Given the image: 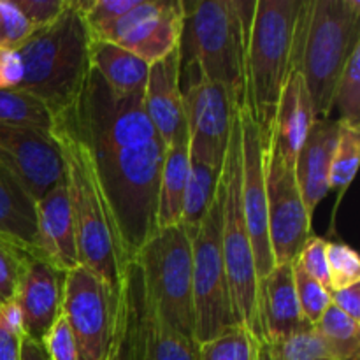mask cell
Instances as JSON below:
<instances>
[{
	"instance_id": "5b68a950",
	"label": "cell",
	"mask_w": 360,
	"mask_h": 360,
	"mask_svg": "<svg viewBox=\"0 0 360 360\" xmlns=\"http://www.w3.org/2000/svg\"><path fill=\"white\" fill-rule=\"evenodd\" d=\"M91 37L76 0L48 27L34 30L16 49L23 65L18 90L39 98L53 112L69 105L90 70Z\"/></svg>"
},
{
	"instance_id": "44dd1931",
	"label": "cell",
	"mask_w": 360,
	"mask_h": 360,
	"mask_svg": "<svg viewBox=\"0 0 360 360\" xmlns=\"http://www.w3.org/2000/svg\"><path fill=\"white\" fill-rule=\"evenodd\" d=\"M340 122L336 118L315 120L295 158L294 171L299 192L309 217L329 193V172L336 148Z\"/></svg>"
},
{
	"instance_id": "7a4b0ae2",
	"label": "cell",
	"mask_w": 360,
	"mask_h": 360,
	"mask_svg": "<svg viewBox=\"0 0 360 360\" xmlns=\"http://www.w3.org/2000/svg\"><path fill=\"white\" fill-rule=\"evenodd\" d=\"M257 0L183 2L179 67L225 88L236 109L246 108V48Z\"/></svg>"
},
{
	"instance_id": "3957f363",
	"label": "cell",
	"mask_w": 360,
	"mask_h": 360,
	"mask_svg": "<svg viewBox=\"0 0 360 360\" xmlns=\"http://www.w3.org/2000/svg\"><path fill=\"white\" fill-rule=\"evenodd\" d=\"M51 136L62 153L81 266L120 290L127 264L90 153L76 134L55 116Z\"/></svg>"
},
{
	"instance_id": "8992f818",
	"label": "cell",
	"mask_w": 360,
	"mask_h": 360,
	"mask_svg": "<svg viewBox=\"0 0 360 360\" xmlns=\"http://www.w3.org/2000/svg\"><path fill=\"white\" fill-rule=\"evenodd\" d=\"M304 0H257L246 48V111L269 136L278 102L294 65L299 13Z\"/></svg>"
},
{
	"instance_id": "d4e9b609",
	"label": "cell",
	"mask_w": 360,
	"mask_h": 360,
	"mask_svg": "<svg viewBox=\"0 0 360 360\" xmlns=\"http://www.w3.org/2000/svg\"><path fill=\"white\" fill-rule=\"evenodd\" d=\"M90 63L116 94L144 91L150 65L134 53L111 42L91 39Z\"/></svg>"
},
{
	"instance_id": "ac0fdd59",
	"label": "cell",
	"mask_w": 360,
	"mask_h": 360,
	"mask_svg": "<svg viewBox=\"0 0 360 360\" xmlns=\"http://www.w3.org/2000/svg\"><path fill=\"white\" fill-rule=\"evenodd\" d=\"M143 102L151 125L165 146L188 136L183 108L179 46L165 58L150 65Z\"/></svg>"
},
{
	"instance_id": "4fadbf2b",
	"label": "cell",
	"mask_w": 360,
	"mask_h": 360,
	"mask_svg": "<svg viewBox=\"0 0 360 360\" xmlns=\"http://www.w3.org/2000/svg\"><path fill=\"white\" fill-rule=\"evenodd\" d=\"M183 20L181 0H139L94 41L120 46L151 65L178 48Z\"/></svg>"
},
{
	"instance_id": "d6986e66",
	"label": "cell",
	"mask_w": 360,
	"mask_h": 360,
	"mask_svg": "<svg viewBox=\"0 0 360 360\" xmlns=\"http://www.w3.org/2000/svg\"><path fill=\"white\" fill-rule=\"evenodd\" d=\"M257 322L260 343L283 340L311 326L299 308L292 264H278L257 280Z\"/></svg>"
},
{
	"instance_id": "8d00e7d4",
	"label": "cell",
	"mask_w": 360,
	"mask_h": 360,
	"mask_svg": "<svg viewBox=\"0 0 360 360\" xmlns=\"http://www.w3.org/2000/svg\"><path fill=\"white\" fill-rule=\"evenodd\" d=\"M41 345L49 360H79L76 340H74L72 330L62 313L55 320Z\"/></svg>"
},
{
	"instance_id": "30bf717a",
	"label": "cell",
	"mask_w": 360,
	"mask_h": 360,
	"mask_svg": "<svg viewBox=\"0 0 360 360\" xmlns=\"http://www.w3.org/2000/svg\"><path fill=\"white\" fill-rule=\"evenodd\" d=\"M118 327L127 360H197V345L169 327L151 304L136 262L127 266L120 285Z\"/></svg>"
},
{
	"instance_id": "52a82bcc",
	"label": "cell",
	"mask_w": 360,
	"mask_h": 360,
	"mask_svg": "<svg viewBox=\"0 0 360 360\" xmlns=\"http://www.w3.org/2000/svg\"><path fill=\"white\" fill-rule=\"evenodd\" d=\"M221 183V248L232 309L239 326H245L259 340L257 322V269L252 241L241 206V127L236 111L231 139L225 153Z\"/></svg>"
},
{
	"instance_id": "ab89813d",
	"label": "cell",
	"mask_w": 360,
	"mask_h": 360,
	"mask_svg": "<svg viewBox=\"0 0 360 360\" xmlns=\"http://www.w3.org/2000/svg\"><path fill=\"white\" fill-rule=\"evenodd\" d=\"M23 79V65L16 49H0V88L18 90Z\"/></svg>"
},
{
	"instance_id": "ba28073f",
	"label": "cell",
	"mask_w": 360,
	"mask_h": 360,
	"mask_svg": "<svg viewBox=\"0 0 360 360\" xmlns=\"http://www.w3.org/2000/svg\"><path fill=\"white\" fill-rule=\"evenodd\" d=\"M132 262L139 267L148 297L160 319L193 341L192 238L188 232L181 225L157 231Z\"/></svg>"
},
{
	"instance_id": "9c48e42d",
	"label": "cell",
	"mask_w": 360,
	"mask_h": 360,
	"mask_svg": "<svg viewBox=\"0 0 360 360\" xmlns=\"http://www.w3.org/2000/svg\"><path fill=\"white\" fill-rule=\"evenodd\" d=\"M221 183L199 229L192 236L193 341L206 343L238 327L221 248Z\"/></svg>"
},
{
	"instance_id": "2e32d148",
	"label": "cell",
	"mask_w": 360,
	"mask_h": 360,
	"mask_svg": "<svg viewBox=\"0 0 360 360\" xmlns=\"http://www.w3.org/2000/svg\"><path fill=\"white\" fill-rule=\"evenodd\" d=\"M241 127V206L255 259L257 280L274 267L267 225L266 181H264V137L246 109H238Z\"/></svg>"
},
{
	"instance_id": "5bb4252c",
	"label": "cell",
	"mask_w": 360,
	"mask_h": 360,
	"mask_svg": "<svg viewBox=\"0 0 360 360\" xmlns=\"http://www.w3.org/2000/svg\"><path fill=\"white\" fill-rule=\"evenodd\" d=\"M181 94L190 157L221 169L238 111L234 102L224 86L195 74L188 83L181 84Z\"/></svg>"
},
{
	"instance_id": "b9f144b4",
	"label": "cell",
	"mask_w": 360,
	"mask_h": 360,
	"mask_svg": "<svg viewBox=\"0 0 360 360\" xmlns=\"http://www.w3.org/2000/svg\"><path fill=\"white\" fill-rule=\"evenodd\" d=\"M21 340L23 338L7 329L0 316V360H20Z\"/></svg>"
},
{
	"instance_id": "7bdbcfd3",
	"label": "cell",
	"mask_w": 360,
	"mask_h": 360,
	"mask_svg": "<svg viewBox=\"0 0 360 360\" xmlns=\"http://www.w3.org/2000/svg\"><path fill=\"white\" fill-rule=\"evenodd\" d=\"M20 360H49L46 355L44 348L41 343L34 340L23 338L21 340V350H20Z\"/></svg>"
},
{
	"instance_id": "8fae6325",
	"label": "cell",
	"mask_w": 360,
	"mask_h": 360,
	"mask_svg": "<svg viewBox=\"0 0 360 360\" xmlns=\"http://www.w3.org/2000/svg\"><path fill=\"white\" fill-rule=\"evenodd\" d=\"M120 290L88 267L65 273L62 315L77 345L79 360H108L118 333Z\"/></svg>"
},
{
	"instance_id": "74e56055",
	"label": "cell",
	"mask_w": 360,
	"mask_h": 360,
	"mask_svg": "<svg viewBox=\"0 0 360 360\" xmlns=\"http://www.w3.org/2000/svg\"><path fill=\"white\" fill-rule=\"evenodd\" d=\"M327 239L319 238V236H311L306 241L304 248L301 250L295 262L319 283H322L327 290L330 292L329 283V271H327Z\"/></svg>"
},
{
	"instance_id": "f546056e",
	"label": "cell",
	"mask_w": 360,
	"mask_h": 360,
	"mask_svg": "<svg viewBox=\"0 0 360 360\" xmlns=\"http://www.w3.org/2000/svg\"><path fill=\"white\" fill-rule=\"evenodd\" d=\"M260 341L246 329L238 326L229 333L197 347V360H257Z\"/></svg>"
},
{
	"instance_id": "ee69618b",
	"label": "cell",
	"mask_w": 360,
	"mask_h": 360,
	"mask_svg": "<svg viewBox=\"0 0 360 360\" xmlns=\"http://www.w3.org/2000/svg\"><path fill=\"white\" fill-rule=\"evenodd\" d=\"M108 360H127L125 359V354H123L122 338H120V327H118V333H116L115 345H112V350H111V354H109Z\"/></svg>"
},
{
	"instance_id": "4dcf8cb0",
	"label": "cell",
	"mask_w": 360,
	"mask_h": 360,
	"mask_svg": "<svg viewBox=\"0 0 360 360\" xmlns=\"http://www.w3.org/2000/svg\"><path fill=\"white\" fill-rule=\"evenodd\" d=\"M333 109L338 111V122L360 127V42L355 46L338 81Z\"/></svg>"
},
{
	"instance_id": "484cf974",
	"label": "cell",
	"mask_w": 360,
	"mask_h": 360,
	"mask_svg": "<svg viewBox=\"0 0 360 360\" xmlns=\"http://www.w3.org/2000/svg\"><path fill=\"white\" fill-rule=\"evenodd\" d=\"M221 169H217L213 165L204 164V162L190 157L188 181H186L181 221H179V225L188 232L190 238L195 234L200 221L204 220L214 197H217Z\"/></svg>"
},
{
	"instance_id": "f35d334b",
	"label": "cell",
	"mask_w": 360,
	"mask_h": 360,
	"mask_svg": "<svg viewBox=\"0 0 360 360\" xmlns=\"http://www.w3.org/2000/svg\"><path fill=\"white\" fill-rule=\"evenodd\" d=\"M13 2L34 30L51 25L69 6V0H13Z\"/></svg>"
},
{
	"instance_id": "6da1fadb",
	"label": "cell",
	"mask_w": 360,
	"mask_h": 360,
	"mask_svg": "<svg viewBox=\"0 0 360 360\" xmlns=\"http://www.w3.org/2000/svg\"><path fill=\"white\" fill-rule=\"evenodd\" d=\"M144 91L116 94L90 67L79 94L53 112L86 146L129 266L157 232L165 144L151 125Z\"/></svg>"
},
{
	"instance_id": "d6a6232c",
	"label": "cell",
	"mask_w": 360,
	"mask_h": 360,
	"mask_svg": "<svg viewBox=\"0 0 360 360\" xmlns=\"http://www.w3.org/2000/svg\"><path fill=\"white\" fill-rule=\"evenodd\" d=\"M292 271H294L295 295H297L302 316L306 322L315 326L330 306V292L322 283L313 280L297 262L292 264Z\"/></svg>"
},
{
	"instance_id": "4316f807",
	"label": "cell",
	"mask_w": 360,
	"mask_h": 360,
	"mask_svg": "<svg viewBox=\"0 0 360 360\" xmlns=\"http://www.w3.org/2000/svg\"><path fill=\"white\" fill-rule=\"evenodd\" d=\"M333 360H360V322L330 304L315 323Z\"/></svg>"
},
{
	"instance_id": "60d3db41",
	"label": "cell",
	"mask_w": 360,
	"mask_h": 360,
	"mask_svg": "<svg viewBox=\"0 0 360 360\" xmlns=\"http://www.w3.org/2000/svg\"><path fill=\"white\" fill-rule=\"evenodd\" d=\"M330 304L336 306L350 319L360 322V283L341 288V290H330Z\"/></svg>"
},
{
	"instance_id": "277c9868",
	"label": "cell",
	"mask_w": 360,
	"mask_h": 360,
	"mask_svg": "<svg viewBox=\"0 0 360 360\" xmlns=\"http://www.w3.org/2000/svg\"><path fill=\"white\" fill-rule=\"evenodd\" d=\"M360 42V2L304 0L299 13L294 65L302 74L313 120L330 118L345 65Z\"/></svg>"
},
{
	"instance_id": "f1b7e54d",
	"label": "cell",
	"mask_w": 360,
	"mask_h": 360,
	"mask_svg": "<svg viewBox=\"0 0 360 360\" xmlns=\"http://www.w3.org/2000/svg\"><path fill=\"white\" fill-rule=\"evenodd\" d=\"M360 160V127H352L340 122L336 148H334L333 164L329 172V190L338 193L341 199L350 188L355 174H357Z\"/></svg>"
},
{
	"instance_id": "e0dca14e",
	"label": "cell",
	"mask_w": 360,
	"mask_h": 360,
	"mask_svg": "<svg viewBox=\"0 0 360 360\" xmlns=\"http://www.w3.org/2000/svg\"><path fill=\"white\" fill-rule=\"evenodd\" d=\"M65 273L37 255H28L18 285L16 302L21 315L23 338L42 343L62 313Z\"/></svg>"
},
{
	"instance_id": "cb8c5ba5",
	"label": "cell",
	"mask_w": 360,
	"mask_h": 360,
	"mask_svg": "<svg viewBox=\"0 0 360 360\" xmlns=\"http://www.w3.org/2000/svg\"><path fill=\"white\" fill-rule=\"evenodd\" d=\"M188 169V136H185L165 148L160 183H158L157 231L176 227L181 221Z\"/></svg>"
},
{
	"instance_id": "9a60e30c",
	"label": "cell",
	"mask_w": 360,
	"mask_h": 360,
	"mask_svg": "<svg viewBox=\"0 0 360 360\" xmlns=\"http://www.w3.org/2000/svg\"><path fill=\"white\" fill-rule=\"evenodd\" d=\"M0 167L14 176L35 200L65 179L56 141L51 134L32 127L0 123Z\"/></svg>"
},
{
	"instance_id": "7402d4cb",
	"label": "cell",
	"mask_w": 360,
	"mask_h": 360,
	"mask_svg": "<svg viewBox=\"0 0 360 360\" xmlns=\"http://www.w3.org/2000/svg\"><path fill=\"white\" fill-rule=\"evenodd\" d=\"M313 122L315 120L304 79L297 67L292 65L290 76L278 102L273 129L264 141L276 151L281 160L294 165Z\"/></svg>"
},
{
	"instance_id": "e575fe53",
	"label": "cell",
	"mask_w": 360,
	"mask_h": 360,
	"mask_svg": "<svg viewBox=\"0 0 360 360\" xmlns=\"http://www.w3.org/2000/svg\"><path fill=\"white\" fill-rule=\"evenodd\" d=\"M27 259L28 253L0 239V306L9 304L16 297Z\"/></svg>"
},
{
	"instance_id": "836d02e7",
	"label": "cell",
	"mask_w": 360,
	"mask_h": 360,
	"mask_svg": "<svg viewBox=\"0 0 360 360\" xmlns=\"http://www.w3.org/2000/svg\"><path fill=\"white\" fill-rule=\"evenodd\" d=\"M326 253L330 290H341L360 283V257L350 245L327 241Z\"/></svg>"
},
{
	"instance_id": "83f0119b",
	"label": "cell",
	"mask_w": 360,
	"mask_h": 360,
	"mask_svg": "<svg viewBox=\"0 0 360 360\" xmlns=\"http://www.w3.org/2000/svg\"><path fill=\"white\" fill-rule=\"evenodd\" d=\"M0 123L32 127L51 134L53 115L48 105L27 91L0 88Z\"/></svg>"
},
{
	"instance_id": "7c38bea8",
	"label": "cell",
	"mask_w": 360,
	"mask_h": 360,
	"mask_svg": "<svg viewBox=\"0 0 360 360\" xmlns=\"http://www.w3.org/2000/svg\"><path fill=\"white\" fill-rule=\"evenodd\" d=\"M267 225L274 266L294 264L311 238V217L306 211L295 179L294 165L287 164L264 141Z\"/></svg>"
},
{
	"instance_id": "1f68e13d",
	"label": "cell",
	"mask_w": 360,
	"mask_h": 360,
	"mask_svg": "<svg viewBox=\"0 0 360 360\" xmlns=\"http://www.w3.org/2000/svg\"><path fill=\"white\" fill-rule=\"evenodd\" d=\"M262 345L271 360H333L315 326L297 330L283 340Z\"/></svg>"
},
{
	"instance_id": "ffe728a7",
	"label": "cell",
	"mask_w": 360,
	"mask_h": 360,
	"mask_svg": "<svg viewBox=\"0 0 360 360\" xmlns=\"http://www.w3.org/2000/svg\"><path fill=\"white\" fill-rule=\"evenodd\" d=\"M39 257L62 273L79 266L76 229L65 179L37 200Z\"/></svg>"
},
{
	"instance_id": "d590c367",
	"label": "cell",
	"mask_w": 360,
	"mask_h": 360,
	"mask_svg": "<svg viewBox=\"0 0 360 360\" xmlns=\"http://www.w3.org/2000/svg\"><path fill=\"white\" fill-rule=\"evenodd\" d=\"M34 32L13 0H0V49H18Z\"/></svg>"
},
{
	"instance_id": "f6af8a7d",
	"label": "cell",
	"mask_w": 360,
	"mask_h": 360,
	"mask_svg": "<svg viewBox=\"0 0 360 360\" xmlns=\"http://www.w3.org/2000/svg\"><path fill=\"white\" fill-rule=\"evenodd\" d=\"M257 360H271L269 354H267L266 347H264L262 343H260V347H259V359H257Z\"/></svg>"
},
{
	"instance_id": "603a6c76",
	"label": "cell",
	"mask_w": 360,
	"mask_h": 360,
	"mask_svg": "<svg viewBox=\"0 0 360 360\" xmlns=\"http://www.w3.org/2000/svg\"><path fill=\"white\" fill-rule=\"evenodd\" d=\"M0 239L39 257L37 200L0 167Z\"/></svg>"
}]
</instances>
